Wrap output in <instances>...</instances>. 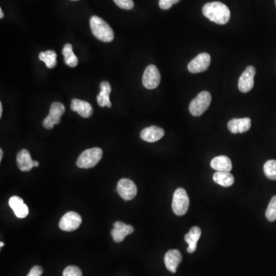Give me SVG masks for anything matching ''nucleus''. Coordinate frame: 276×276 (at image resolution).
Segmentation results:
<instances>
[{
	"mask_svg": "<svg viewBox=\"0 0 276 276\" xmlns=\"http://www.w3.org/2000/svg\"><path fill=\"white\" fill-rule=\"evenodd\" d=\"M204 16L219 25H225L230 21V8L220 2H209L203 7Z\"/></svg>",
	"mask_w": 276,
	"mask_h": 276,
	"instance_id": "f257e3e1",
	"label": "nucleus"
},
{
	"mask_svg": "<svg viewBox=\"0 0 276 276\" xmlns=\"http://www.w3.org/2000/svg\"><path fill=\"white\" fill-rule=\"evenodd\" d=\"M90 26L95 38L104 42H111L114 40V33L109 24L100 17L94 15L90 19Z\"/></svg>",
	"mask_w": 276,
	"mask_h": 276,
	"instance_id": "f03ea898",
	"label": "nucleus"
},
{
	"mask_svg": "<svg viewBox=\"0 0 276 276\" xmlns=\"http://www.w3.org/2000/svg\"><path fill=\"white\" fill-rule=\"evenodd\" d=\"M101 157L102 150L99 147H93L81 153L77 160L76 164L79 168H92L101 161Z\"/></svg>",
	"mask_w": 276,
	"mask_h": 276,
	"instance_id": "7ed1b4c3",
	"label": "nucleus"
},
{
	"mask_svg": "<svg viewBox=\"0 0 276 276\" xmlns=\"http://www.w3.org/2000/svg\"><path fill=\"white\" fill-rule=\"evenodd\" d=\"M211 94L208 91H202L190 102L189 110L191 114L196 117L204 114L211 103Z\"/></svg>",
	"mask_w": 276,
	"mask_h": 276,
	"instance_id": "20e7f679",
	"label": "nucleus"
},
{
	"mask_svg": "<svg viewBox=\"0 0 276 276\" xmlns=\"http://www.w3.org/2000/svg\"><path fill=\"white\" fill-rule=\"evenodd\" d=\"M190 206V199L184 188H178L175 190L173 197L172 209L177 216H184L188 211Z\"/></svg>",
	"mask_w": 276,
	"mask_h": 276,
	"instance_id": "39448f33",
	"label": "nucleus"
},
{
	"mask_svg": "<svg viewBox=\"0 0 276 276\" xmlns=\"http://www.w3.org/2000/svg\"><path fill=\"white\" fill-rule=\"evenodd\" d=\"M65 112L64 104L60 102H54L50 107L49 113L43 121V127L45 129H52L55 124L61 121V116Z\"/></svg>",
	"mask_w": 276,
	"mask_h": 276,
	"instance_id": "423d86ee",
	"label": "nucleus"
},
{
	"mask_svg": "<svg viewBox=\"0 0 276 276\" xmlns=\"http://www.w3.org/2000/svg\"><path fill=\"white\" fill-rule=\"evenodd\" d=\"M143 85L147 89H155L161 82V74L154 65H148L144 71L142 78Z\"/></svg>",
	"mask_w": 276,
	"mask_h": 276,
	"instance_id": "0eeeda50",
	"label": "nucleus"
},
{
	"mask_svg": "<svg viewBox=\"0 0 276 276\" xmlns=\"http://www.w3.org/2000/svg\"><path fill=\"white\" fill-rule=\"evenodd\" d=\"M81 222L82 220L79 214L75 212H68L60 220L59 227L63 231H75L80 227Z\"/></svg>",
	"mask_w": 276,
	"mask_h": 276,
	"instance_id": "6e6552de",
	"label": "nucleus"
},
{
	"mask_svg": "<svg viewBox=\"0 0 276 276\" xmlns=\"http://www.w3.org/2000/svg\"><path fill=\"white\" fill-rule=\"evenodd\" d=\"M117 190L121 198L124 200H131L136 197L137 189L135 184L129 179H121L118 181Z\"/></svg>",
	"mask_w": 276,
	"mask_h": 276,
	"instance_id": "1a4fd4ad",
	"label": "nucleus"
},
{
	"mask_svg": "<svg viewBox=\"0 0 276 276\" xmlns=\"http://www.w3.org/2000/svg\"><path fill=\"white\" fill-rule=\"evenodd\" d=\"M211 61V57L208 53H200L189 63L188 70L190 73L197 74L201 73L208 69Z\"/></svg>",
	"mask_w": 276,
	"mask_h": 276,
	"instance_id": "9d476101",
	"label": "nucleus"
},
{
	"mask_svg": "<svg viewBox=\"0 0 276 276\" xmlns=\"http://www.w3.org/2000/svg\"><path fill=\"white\" fill-rule=\"evenodd\" d=\"M256 72V68L253 66H248L247 69L243 71L238 82V88L241 92L247 93L253 89Z\"/></svg>",
	"mask_w": 276,
	"mask_h": 276,
	"instance_id": "9b49d317",
	"label": "nucleus"
},
{
	"mask_svg": "<svg viewBox=\"0 0 276 276\" xmlns=\"http://www.w3.org/2000/svg\"><path fill=\"white\" fill-rule=\"evenodd\" d=\"M134 231L132 226L127 225L121 221L115 222L111 230V237L116 243H121L127 236L131 235Z\"/></svg>",
	"mask_w": 276,
	"mask_h": 276,
	"instance_id": "f8f14e48",
	"label": "nucleus"
},
{
	"mask_svg": "<svg viewBox=\"0 0 276 276\" xmlns=\"http://www.w3.org/2000/svg\"><path fill=\"white\" fill-rule=\"evenodd\" d=\"M250 127L251 119L250 118H233L228 123V129L232 134H243L248 131Z\"/></svg>",
	"mask_w": 276,
	"mask_h": 276,
	"instance_id": "ddd939ff",
	"label": "nucleus"
},
{
	"mask_svg": "<svg viewBox=\"0 0 276 276\" xmlns=\"http://www.w3.org/2000/svg\"><path fill=\"white\" fill-rule=\"evenodd\" d=\"M182 255L177 250H169L164 257V263L169 271L176 273L177 267L182 261Z\"/></svg>",
	"mask_w": 276,
	"mask_h": 276,
	"instance_id": "4468645a",
	"label": "nucleus"
},
{
	"mask_svg": "<svg viewBox=\"0 0 276 276\" xmlns=\"http://www.w3.org/2000/svg\"><path fill=\"white\" fill-rule=\"evenodd\" d=\"M164 136V130L157 126L146 127L141 132V138L146 142H156L161 140Z\"/></svg>",
	"mask_w": 276,
	"mask_h": 276,
	"instance_id": "2eb2a0df",
	"label": "nucleus"
},
{
	"mask_svg": "<svg viewBox=\"0 0 276 276\" xmlns=\"http://www.w3.org/2000/svg\"><path fill=\"white\" fill-rule=\"evenodd\" d=\"M8 205L14 211V214L18 218H25L28 215V208L24 204L23 200L19 197L14 196L8 200Z\"/></svg>",
	"mask_w": 276,
	"mask_h": 276,
	"instance_id": "dca6fc26",
	"label": "nucleus"
},
{
	"mask_svg": "<svg viewBox=\"0 0 276 276\" xmlns=\"http://www.w3.org/2000/svg\"><path fill=\"white\" fill-rule=\"evenodd\" d=\"M71 109L84 118H90L93 114L92 106L89 103L77 98L71 101Z\"/></svg>",
	"mask_w": 276,
	"mask_h": 276,
	"instance_id": "f3484780",
	"label": "nucleus"
},
{
	"mask_svg": "<svg viewBox=\"0 0 276 276\" xmlns=\"http://www.w3.org/2000/svg\"><path fill=\"white\" fill-rule=\"evenodd\" d=\"M17 166L20 171L28 172L34 167V161L31 159L29 152L27 150H22L17 154Z\"/></svg>",
	"mask_w": 276,
	"mask_h": 276,
	"instance_id": "a211bd4d",
	"label": "nucleus"
},
{
	"mask_svg": "<svg viewBox=\"0 0 276 276\" xmlns=\"http://www.w3.org/2000/svg\"><path fill=\"white\" fill-rule=\"evenodd\" d=\"M100 88H101V91L97 96L98 104L101 108L103 107L111 108L112 104L110 101V94L111 92V84L108 81H102L100 84Z\"/></svg>",
	"mask_w": 276,
	"mask_h": 276,
	"instance_id": "6ab92c4d",
	"label": "nucleus"
},
{
	"mask_svg": "<svg viewBox=\"0 0 276 276\" xmlns=\"http://www.w3.org/2000/svg\"><path fill=\"white\" fill-rule=\"evenodd\" d=\"M210 166L219 172H230L233 168L231 160L227 156L216 157L212 160Z\"/></svg>",
	"mask_w": 276,
	"mask_h": 276,
	"instance_id": "aec40b11",
	"label": "nucleus"
},
{
	"mask_svg": "<svg viewBox=\"0 0 276 276\" xmlns=\"http://www.w3.org/2000/svg\"><path fill=\"white\" fill-rule=\"evenodd\" d=\"M201 237V230L198 227H194L190 229V232L186 234L184 240L188 244L187 252L193 253L196 251L197 247V243Z\"/></svg>",
	"mask_w": 276,
	"mask_h": 276,
	"instance_id": "412c9836",
	"label": "nucleus"
},
{
	"mask_svg": "<svg viewBox=\"0 0 276 276\" xmlns=\"http://www.w3.org/2000/svg\"><path fill=\"white\" fill-rule=\"evenodd\" d=\"M62 55L64 56V61L68 66L75 68L78 65V59L75 53L73 52L72 45L68 43L65 45L62 49Z\"/></svg>",
	"mask_w": 276,
	"mask_h": 276,
	"instance_id": "4be33fe9",
	"label": "nucleus"
},
{
	"mask_svg": "<svg viewBox=\"0 0 276 276\" xmlns=\"http://www.w3.org/2000/svg\"><path fill=\"white\" fill-rule=\"evenodd\" d=\"M214 182L222 187H231L234 184V177L230 172H216L214 174Z\"/></svg>",
	"mask_w": 276,
	"mask_h": 276,
	"instance_id": "5701e85b",
	"label": "nucleus"
},
{
	"mask_svg": "<svg viewBox=\"0 0 276 276\" xmlns=\"http://www.w3.org/2000/svg\"><path fill=\"white\" fill-rule=\"evenodd\" d=\"M38 58L41 61L45 62L47 68H54L57 65V54L55 51L48 50L46 51H41L38 55Z\"/></svg>",
	"mask_w": 276,
	"mask_h": 276,
	"instance_id": "b1692460",
	"label": "nucleus"
},
{
	"mask_svg": "<svg viewBox=\"0 0 276 276\" xmlns=\"http://www.w3.org/2000/svg\"><path fill=\"white\" fill-rule=\"evenodd\" d=\"M265 175L267 176L270 180H276V160H270L264 164Z\"/></svg>",
	"mask_w": 276,
	"mask_h": 276,
	"instance_id": "393cba45",
	"label": "nucleus"
},
{
	"mask_svg": "<svg viewBox=\"0 0 276 276\" xmlns=\"http://www.w3.org/2000/svg\"><path fill=\"white\" fill-rule=\"evenodd\" d=\"M266 217L270 221L273 222L276 220V196L272 198L266 212Z\"/></svg>",
	"mask_w": 276,
	"mask_h": 276,
	"instance_id": "a878e982",
	"label": "nucleus"
},
{
	"mask_svg": "<svg viewBox=\"0 0 276 276\" xmlns=\"http://www.w3.org/2000/svg\"><path fill=\"white\" fill-rule=\"evenodd\" d=\"M63 276H82V273L78 267L69 266L63 271Z\"/></svg>",
	"mask_w": 276,
	"mask_h": 276,
	"instance_id": "bb28decb",
	"label": "nucleus"
},
{
	"mask_svg": "<svg viewBox=\"0 0 276 276\" xmlns=\"http://www.w3.org/2000/svg\"><path fill=\"white\" fill-rule=\"evenodd\" d=\"M113 1L115 2L116 5L123 9L130 10L134 8V3L133 0H113Z\"/></svg>",
	"mask_w": 276,
	"mask_h": 276,
	"instance_id": "cd10ccee",
	"label": "nucleus"
},
{
	"mask_svg": "<svg viewBox=\"0 0 276 276\" xmlns=\"http://www.w3.org/2000/svg\"><path fill=\"white\" fill-rule=\"evenodd\" d=\"M180 0H160L159 1V6L164 10L169 9L172 7L174 4L180 2Z\"/></svg>",
	"mask_w": 276,
	"mask_h": 276,
	"instance_id": "c85d7f7f",
	"label": "nucleus"
},
{
	"mask_svg": "<svg viewBox=\"0 0 276 276\" xmlns=\"http://www.w3.org/2000/svg\"><path fill=\"white\" fill-rule=\"evenodd\" d=\"M42 273H43V269L38 266H35L31 268L27 276H41Z\"/></svg>",
	"mask_w": 276,
	"mask_h": 276,
	"instance_id": "c756f323",
	"label": "nucleus"
},
{
	"mask_svg": "<svg viewBox=\"0 0 276 276\" xmlns=\"http://www.w3.org/2000/svg\"><path fill=\"white\" fill-rule=\"evenodd\" d=\"M2 111H3V108H2V102H0V118H2Z\"/></svg>",
	"mask_w": 276,
	"mask_h": 276,
	"instance_id": "7c9ffc66",
	"label": "nucleus"
},
{
	"mask_svg": "<svg viewBox=\"0 0 276 276\" xmlns=\"http://www.w3.org/2000/svg\"><path fill=\"white\" fill-rule=\"evenodd\" d=\"M2 157H3V151L2 149H0V161H2Z\"/></svg>",
	"mask_w": 276,
	"mask_h": 276,
	"instance_id": "2f4dec72",
	"label": "nucleus"
},
{
	"mask_svg": "<svg viewBox=\"0 0 276 276\" xmlns=\"http://www.w3.org/2000/svg\"><path fill=\"white\" fill-rule=\"evenodd\" d=\"M4 17L3 12H2V8H0V18H2Z\"/></svg>",
	"mask_w": 276,
	"mask_h": 276,
	"instance_id": "473e14b6",
	"label": "nucleus"
},
{
	"mask_svg": "<svg viewBox=\"0 0 276 276\" xmlns=\"http://www.w3.org/2000/svg\"><path fill=\"white\" fill-rule=\"evenodd\" d=\"M38 165H39V163L38 161H34V167H38Z\"/></svg>",
	"mask_w": 276,
	"mask_h": 276,
	"instance_id": "72a5a7b5",
	"label": "nucleus"
},
{
	"mask_svg": "<svg viewBox=\"0 0 276 276\" xmlns=\"http://www.w3.org/2000/svg\"><path fill=\"white\" fill-rule=\"evenodd\" d=\"M0 247H1V248H2V247H4V243H2V242H1V243H0Z\"/></svg>",
	"mask_w": 276,
	"mask_h": 276,
	"instance_id": "f704fd0d",
	"label": "nucleus"
},
{
	"mask_svg": "<svg viewBox=\"0 0 276 276\" xmlns=\"http://www.w3.org/2000/svg\"><path fill=\"white\" fill-rule=\"evenodd\" d=\"M72 1H77V0H72Z\"/></svg>",
	"mask_w": 276,
	"mask_h": 276,
	"instance_id": "c9c22d12",
	"label": "nucleus"
},
{
	"mask_svg": "<svg viewBox=\"0 0 276 276\" xmlns=\"http://www.w3.org/2000/svg\"></svg>",
	"mask_w": 276,
	"mask_h": 276,
	"instance_id": "e433bc0d",
	"label": "nucleus"
}]
</instances>
